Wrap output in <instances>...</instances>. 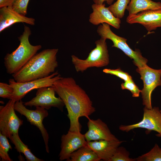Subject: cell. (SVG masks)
<instances>
[{
  "label": "cell",
  "mask_w": 161,
  "mask_h": 161,
  "mask_svg": "<svg viewBox=\"0 0 161 161\" xmlns=\"http://www.w3.org/2000/svg\"><path fill=\"white\" fill-rule=\"evenodd\" d=\"M93 11L89 16V21L92 24L98 25L100 24L106 23L117 29L120 28V19L115 17L105 6L104 3H94L92 5Z\"/></svg>",
  "instance_id": "15"
},
{
  "label": "cell",
  "mask_w": 161,
  "mask_h": 161,
  "mask_svg": "<svg viewBox=\"0 0 161 161\" xmlns=\"http://www.w3.org/2000/svg\"><path fill=\"white\" fill-rule=\"evenodd\" d=\"M106 39L101 38L95 42V47L89 53L85 59H80L76 56H71L72 61L77 72H83L89 68L101 67L109 63Z\"/></svg>",
  "instance_id": "4"
},
{
  "label": "cell",
  "mask_w": 161,
  "mask_h": 161,
  "mask_svg": "<svg viewBox=\"0 0 161 161\" xmlns=\"http://www.w3.org/2000/svg\"><path fill=\"white\" fill-rule=\"evenodd\" d=\"M137 161H161V148L155 144L148 152L136 158Z\"/></svg>",
  "instance_id": "22"
},
{
  "label": "cell",
  "mask_w": 161,
  "mask_h": 161,
  "mask_svg": "<svg viewBox=\"0 0 161 161\" xmlns=\"http://www.w3.org/2000/svg\"><path fill=\"white\" fill-rule=\"evenodd\" d=\"M53 87L63 101L70 121L69 131L80 132L79 118L89 116L95 111L92 101L86 92L72 77H62L56 80Z\"/></svg>",
  "instance_id": "1"
},
{
  "label": "cell",
  "mask_w": 161,
  "mask_h": 161,
  "mask_svg": "<svg viewBox=\"0 0 161 161\" xmlns=\"http://www.w3.org/2000/svg\"><path fill=\"white\" fill-rule=\"evenodd\" d=\"M94 3L96 4H103L106 2L108 5H110L113 4L115 0H92Z\"/></svg>",
  "instance_id": "30"
},
{
  "label": "cell",
  "mask_w": 161,
  "mask_h": 161,
  "mask_svg": "<svg viewBox=\"0 0 161 161\" xmlns=\"http://www.w3.org/2000/svg\"><path fill=\"white\" fill-rule=\"evenodd\" d=\"M16 0H0V8L12 6Z\"/></svg>",
  "instance_id": "29"
},
{
  "label": "cell",
  "mask_w": 161,
  "mask_h": 161,
  "mask_svg": "<svg viewBox=\"0 0 161 161\" xmlns=\"http://www.w3.org/2000/svg\"><path fill=\"white\" fill-rule=\"evenodd\" d=\"M88 119V130L84 134L87 142L100 140H119L111 133L107 125L100 119L93 120L89 117Z\"/></svg>",
  "instance_id": "14"
},
{
  "label": "cell",
  "mask_w": 161,
  "mask_h": 161,
  "mask_svg": "<svg viewBox=\"0 0 161 161\" xmlns=\"http://www.w3.org/2000/svg\"><path fill=\"white\" fill-rule=\"evenodd\" d=\"M121 88L122 89H126L129 90L134 97H139L141 92V90L139 89L132 80L122 83L121 84Z\"/></svg>",
  "instance_id": "26"
},
{
  "label": "cell",
  "mask_w": 161,
  "mask_h": 161,
  "mask_svg": "<svg viewBox=\"0 0 161 161\" xmlns=\"http://www.w3.org/2000/svg\"><path fill=\"white\" fill-rule=\"evenodd\" d=\"M61 78L57 71L47 77L27 82H17L13 78L10 79L9 83L13 88V92L10 99H13L16 102L20 101L32 90L52 86L54 82Z\"/></svg>",
  "instance_id": "6"
},
{
  "label": "cell",
  "mask_w": 161,
  "mask_h": 161,
  "mask_svg": "<svg viewBox=\"0 0 161 161\" xmlns=\"http://www.w3.org/2000/svg\"><path fill=\"white\" fill-rule=\"evenodd\" d=\"M14 145L15 148L19 153H23L28 161H43L35 156L31 152L28 146L25 144L20 139L18 133L13 134L10 138Z\"/></svg>",
  "instance_id": "20"
},
{
  "label": "cell",
  "mask_w": 161,
  "mask_h": 161,
  "mask_svg": "<svg viewBox=\"0 0 161 161\" xmlns=\"http://www.w3.org/2000/svg\"><path fill=\"white\" fill-rule=\"evenodd\" d=\"M137 128L146 129L149 131H156L158 133L157 136L161 137V111L159 107H154L149 109L145 107L143 118L141 121L135 124L119 126L120 130L126 132Z\"/></svg>",
  "instance_id": "10"
},
{
  "label": "cell",
  "mask_w": 161,
  "mask_h": 161,
  "mask_svg": "<svg viewBox=\"0 0 161 161\" xmlns=\"http://www.w3.org/2000/svg\"><path fill=\"white\" fill-rule=\"evenodd\" d=\"M130 153L123 146H119L109 161H135L136 158L129 157Z\"/></svg>",
  "instance_id": "24"
},
{
  "label": "cell",
  "mask_w": 161,
  "mask_h": 161,
  "mask_svg": "<svg viewBox=\"0 0 161 161\" xmlns=\"http://www.w3.org/2000/svg\"><path fill=\"white\" fill-rule=\"evenodd\" d=\"M16 101L9 100L4 106H0V132L9 138L14 134L18 133L23 121L16 115L14 106Z\"/></svg>",
  "instance_id": "8"
},
{
  "label": "cell",
  "mask_w": 161,
  "mask_h": 161,
  "mask_svg": "<svg viewBox=\"0 0 161 161\" xmlns=\"http://www.w3.org/2000/svg\"><path fill=\"white\" fill-rule=\"evenodd\" d=\"M124 141L100 140L87 142V145L101 160L109 161L117 148Z\"/></svg>",
  "instance_id": "17"
},
{
  "label": "cell",
  "mask_w": 161,
  "mask_h": 161,
  "mask_svg": "<svg viewBox=\"0 0 161 161\" xmlns=\"http://www.w3.org/2000/svg\"><path fill=\"white\" fill-rule=\"evenodd\" d=\"M13 92L12 87L7 83H0V97L10 99Z\"/></svg>",
  "instance_id": "28"
},
{
  "label": "cell",
  "mask_w": 161,
  "mask_h": 161,
  "mask_svg": "<svg viewBox=\"0 0 161 161\" xmlns=\"http://www.w3.org/2000/svg\"><path fill=\"white\" fill-rule=\"evenodd\" d=\"M61 150L59 154L61 161H67L71 154L80 148L87 145L84 135L80 132L68 131L66 134H63L61 138Z\"/></svg>",
  "instance_id": "12"
},
{
  "label": "cell",
  "mask_w": 161,
  "mask_h": 161,
  "mask_svg": "<svg viewBox=\"0 0 161 161\" xmlns=\"http://www.w3.org/2000/svg\"><path fill=\"white\" fill-rule=\"evenodd\" d=\"M103 71L105 73L115 75L124 80L125 81L132 80L131 77L128 73L123 72L120 68L116 69H105Z\"/></svg>",
  "instance_id": "25"
},
{
  "label": "cell",
  "mask_w": 161,
  "mask_h": 161,
  "mask_svg": "<svg viewBox=\"0 0 161 161\" xmlns=\"http://www.w3.org/2000/svg\"><path fill=\"white\" fill-rule=\"evenodd\" d=\"M30 0H16L12 6L15 11L25 16L27 14V8Z\"/></svg>",
  "instance_id": "27"
},
{
  "label": "cell",
  "mask_w": 161,
  "mask_h": 161,
  "mask_svg": "<svg viewBox=\"0 0 161 161\" xmlns=\"http://www.w3.org/2000/svg\"><path fill=\"white\" fill-rule=\"evenodd\" d=\"M55 93L52 86L40 88L37 89L35 97L24 104L26 106H40L47 110L55 107L63 111L64 104L60 97L55 96Z\"/></svg>",
  "instance_id": "11"
},
{
  "label": "cell",
  "mask_w": 161,
  "mask_h": 161,
  "mask_svg": "<svg viewBox=\"0 0 161 161\" xmlns=\"http://www.w3.org/2000/svg\"><path fill=\"white\" fill-rule=\"evenodd\" d=\"M35 20L20 14L12 6L0 8V32L14 24L25 23L31 25L35 24Z\"/></svg>",
  "instance_id": "16"
},
{
  "label": "cell",
  "mask_w": 161,
  "mask_h": 161,
  "mask_svg": "<svg viewBox=\"0 0 161 161\" xmlns=\"http://www.w3.org/2000/svg\"><path fill=\"white\" fill-rule=\"evenodd\" d=\"M101 160L97 154L87 145L73 152L68 161H99Z\"/></svg>",
  "instance_id": "19"
},
{
  "label": "cell",
  "mask_w": 161,
  "mask_h": 161,
  "mask_svg": "<svg viewBox=\"0 0 161 161\" xmlns=\"http://www.w3.org/2000/svg\"><path fill=\"white\" fill-rule=\"evenodd\" d=\"M126 9L129 15H134L145 10L161 9V2L151 0H131Z\"/></svg>",
  "instance_id": "18"
},
{
  "label": "cell",
  "mask_w": 161,
  "mask_h": 161,
  "mask_svg": "<svg viewBox=\"0 0 161 161\" xmlns=\"http://www.w3.org/2000/svg\"><path fill=\"white\" fill-rule=\"evenodd\" d=\"M126 22L130 24L138 23L148 32L161 27V9L149 10L132 15H128Z\"/></svg>",
  "instance_id": "13"
},
{
  "label": "cell",
  "mask_w": 161,
  "mask_h": 161,
  "mask_svg": "<svg viewBox=\"0 0 161 161\" xmlns=\"http://www.w3.org/2000/svg\"><path fill=\"white\" fill-rule=\"evenodd\" d=\"M136 70L140 74L143 83V88L141 92L143 104L147 108L151 109V93L157 87L161 86V69H154L147 65L137 68Z\"/></svg>",
  "instance_id": "7"
},
{
  "label": "cell",
  "mask_w": 161,
  "mask_h": 161,
  "mask_svg": "<svg viewBox=\"0 0 161 161\" xmlns=\"http://www.w3.org/2000/svg\"><path fill=\"white\" fill-rule=\"evenodd\" d=\"M12 148L7 137L0 132V157L2 161H12L8 154Z\"/></svg>",
  "instance_id": "23"
},
{
  "label": "cell",
  "mask_w": 161,
  "mask_h": 161,
  "mask_svg": "<svg viewBox=\"0 0 161 161\" xmlns=\"http://www.w3.org/2000/svg\"><path fill=\"white\" fill-rule=\"evenodd\" d=\"M31 34L30 28L24 25L23 33L18 38L20 41L18 47L4 57V63L8 74L13 75L18 71L41 48V45L30 44L29 38Z\"/></svg>",
  "instance_id": "3"
},
{
  "label": "cell",
  "mask_w": 161,
  "mask_h": 161,
  "mask_svg": "<svg viewBox=\"0 0 161 161\" xmlns=\"http://www.w3.org/2000/svg\"><path fill=\"white\" fill-rule=\"evenodd\" d=\"M58 49H44L35 54L20 69L12 75L17 82H23L47 77L58 66Z\"/></svg>",
  "instance_id": "2"
},
{
  "label": "cell",
  "mask_w": 161,
  "mask_h": 161,
  "mask_svg": "<svg viewBox=\"0 0 161 161\" xmlns=\"http://www.w3.org/2000/svg\"><path fill=\"white\" fill-rule=\"evenodd\" d=\"M97 32L101 38L112 41L113 43L112 47L120 49L126 55L133 59L134 64L138 68L147 65L148 60L142 56L140 50L138 49H136L135 51L132 50L127 43V39L115 34L111 29L109 24L103 23L99 25Z\"/></svg>",
  "instance_id": "5"
},
{
  "label": "cell",
  "mask_w": 161,
  "mask_h": 161,
  "mask_svg": "<svg viewBox=\"0 0 161 161\" xmlns=\"http://www.w3.org/2000/svg\"><path fill=\"white\" fill-rule=\"evenodd\" d=\"M131 0H117L108 7L109 10L116 18L120 19L124 15L125 11Z\"/></svg>",
  "instance_id": "21"
},
{
  "label": "cell",
  "mask_w": 161,
  "mask_h": 161,
  "mask_svg": "<svg viewBox=\"0 0 161 161\" xmlns=\"http://www.w3.org/2000/svg\"><path fill=\"white\" fill-rule=\"evenodd\" d=\"M14 108L15 111L24 116L31 124L36 126L40 130L45 143L46 151L49 153V136L43 123V120L48 115L47 110L40 106L36 107L35 110H30L26 108L21 100L16 102Z\"/></svg>",
  "instance_id": "9"
}]
</instances>
